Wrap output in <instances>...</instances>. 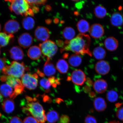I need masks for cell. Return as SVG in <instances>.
Instances as JSON below:
<instances>
[{
	"label": "cell",
	"instance_id": "obj_45",
	"mask_svg": "<svg viewBox=\"0 0 123 123\" xmlns=\"http://www.w3.org/2000/svg\"><path fill=\"white\" fill-rule=\"evenodd\" d=\"M56 43L58 46L61 47V48H62L64 46V42L61 40H59L57 41Z\"/></svg>",
	"mask_w": 123,
	"mask_h": 123
},
{
	"label": "cell",
	"instance_id": "obj_9",
	"mask_svg": "<svg viewBox=\"0 0 123 123\" xmlns=\"http://www.w3.org/2000/svg\"><path fill=\"white\" fill-rule=\"evenodd\" d=\"M20 28V25L18 21L11 19L6 23L4 28L5 33L8 35H13L18 32Z\"/></svg>",
	"mask_w": 123,
	"mask_h": 123
},
{
	"label": "cell",
	"instance_id": "obj_46",
	"mask_svg": "<svg viewBox=\"0 0 123 123\" xmlns=\"http://www.w3.org/2000/svg\"><path fill=\"white\" fill-rule=\"evenodd\" d=\"M78 1L76 3L75 5V6L78 9H81L82 8L83 6V2H79Z\"/></svg>",
	"mask_w": 123,
	"mask_h": 123
},
{
	"label": "cell",
	"instance_id": "obj_31",
	"mask_svg": "<svg viewBox=\"0 0 123 123\" xmlns=\"http://www.w3.org/2000/svg\"><path fill=\"white\" fill-rule=\"evenodd\" d=\"M94 14L97 18L102 19L106 16L107 14V11L105 7L101 5H98L95 8Z\"/></svg>",
	"mask_w": 123,
	"mask_h": 123
},
{
	"label": "cell",
	"instance_id": "obj_5",
	"mask_svg": "<svg viewBox=\"0 0 123 123\" xmlns=\"http://www.w3.org/2000/svg\"><path fill=\"white\" fill-rule=\"evenodd\" d=\"M39 47L44 56L47 58L53 57L56 53L58 48L55 43L50 40H47L39 44Z\"/></svg>",
	"mask_w": 123,
	"mask_h": 123
},
{
	"label": "cell",
	"instance_id": "obj_53",
	"mask_svg": "<svg viewBox=\"0 0 123 123\" xmlns=\"http://www.w3.org/2000/svg\"><path fill=\"white\" fill-rule=\"evenodd\" d=\"M68 54L65 53L64 54L63 56V57L64 58H67L68 56Z\"/></svg>",
	"mask_w": 123,
	"mask_h": 123
},
{
	"label": "cell",
	"instance_id": "obj_41",
	"mask_svg": "<svg viewBox=\"0 0 123 123\" xmlns=\"http://www.w3.org/2000/svg\"><path fill=\"white\" fill-rule=\"evenodd\" d=\"M9 123H23L22 120L17 116L12 117L10 119Z\"/></svg>",
	"mask_w": 123,
	"mask_h": 123
},
{
	"label": "cell",
	"instance_id": "obj_17",
	"mask_svg": "<svg viewBox=\"0 0 123 123\" xmlns=\"http://www.w3.org/2000/svg\"><path fill=\"white\" fill-rule=\"evenodd\" d=\"M43 72L46 76L51 77L56 73V68L53 63L50 61V58H47L44 65Z\"/></svg>",
	"mask_w": 123,
	"mask_h": 123
},
{
	"label": "cell",
	"instance_id": "obj_25",
	"mask_svg": "<svg viewBox=\"0 0 123 123\" xmlns=\"http://www.w3.org/2000/svg\"><path fill=\"white\" fill-rule=\"evenodd\" d=\"M68 62L69 64L72 67H79L82 62V58L79 55L74 54L71 55L69 57Z\"/></svg>",
	"mask_w": 123,
	"mask_h": 123
},
{
	"label": "cell",
	"instance_id": "obj_48",
	"mask_svg": "<svg viewBox=\"0 0 123 123\" xmlns=\"http://www.w3.org/2000/svg\"><path fill=\"white\" fill-rule=\"evenodd\" d=\"M7 76H6V75H3L0 78V80L2 82H5V81H7Z\"/></svg>",
	"mask_w": 123,
	"mask_h": 123
},
{
	"label": "cell",
	"instance_id": "obj_34",
	"mask_svg": "<svg viewBox=\"0 0 123 123\" xmlns=\"http://www.w3.org/2000/svg\"><path fill=\"white\" fill-rule=\"evenodd\" d=\"M52 86L54 87H56L57 85L60 84L59 79L56 78L54 76H51L49 77L48 79Z\"/></svg>",
	"mask_w": 123,
	"mask_h": 123
},
{
	"label": "cell",
	"instance_id": "obj_50",
	"mask_svg": "<svg viewBox=\"0 0 123 123\" xmlns=\"http://www.w3.org/2000/svg\"><path fill=\"white\" fill-rule=\"evenodd\" d=\"M37 73L40 76L42 77H43L44 76V74L43 73H42L39 69H38L37 71Z\"/></svg>",
	"mask_w": 123,
	"mask_h": 123
},
{
	"label": "cell",
	"instance_id": "obj_44",
	"mask_svg": "<svg viewBox=\"0 0 123 123\" xmlns=\"http://www.w3.org/2000/svg\"><path fill=\"white\" fill-rule=\"evenodd\" d=\"M83 90L85 93H89L91 92V88L90 87H89L87 85H86L83 88Z\"/></svg>",
	"mask_w": 123,
	"mask_h": 123
},
{
	"label": "cell",
	"instance_id": "obj_21",
	"mask_svg": "<svg viewBox=\"0 0 123 123\" xmlns=\"http://www.w3.org/2000/svg\"><path fill=\"white\" fill-rule=\"evenodd\" d=\"M0 92L4 97H10L13 94L14 91L13 88L7 84H4L0 86Z\"/></svg>",
	"mask_w": 123,
	"mask_h": 123
},
{
	"label": "cell",
	"instance_id": "obj_6",
	"mask_svg": "<svg viewBox=\"0 0 123 123\" xmlns=\"http://www.w3.org/2000/svg\"><path fill=\"white\" fill-rule=\"evenodd\" d=\"M38 76L36 73L26 74L21 77L22 84L24 86L30 90H33L37 86Z\"/></svg>",
	"mask_w": 123,
	"mask_h": 123
},
{
	"label": "cell",
	"instance_id": "obj_29",
	"mask_svg": "<svg viewBox=\"0 0 123 123\" xmlns=\"http://www.w3.org/2000/svg\"><path fill=\"white\" fill-rule=\"evenodd\" d=\"M59 115L56 111L51 110L49 111L46 115V119L49 123H55L59 119Z\"/></svg>",
	"mask_w": 123,
	"mask_h": 123
},
{
	"label": "cell",
	"instance_id": "obj_13",
	"mask_svg": "<svg viewBox=\"0 0 123 123\" xmlns=\"http://www.w3.org/2000/svg\"><path fill=\"white\" fill-rule=\"evenodd\" d=\"M108 85L105 80L103 79L96 80L93 84V87L97 93L101 94L104 93L107 88Z\"/></svg>",
	"mask_w": 123,
	"mask_h": 123
},
{
	"label": "cell",
	"instance_id": "obj_2",
	"mask_svg": "<svg viewBox=\"0 0 123 123\" xmlns=\"http://www.w3.org/2000/svg\"><path fill=\"white\" fill-rule=\"evenodd\" d=\"M25 99L27 104L25 106L22 107L23 112L31 115L37 120L38 123H45L47 120L45 111L37 98L26 96Z\"/></svg>",
	"mask_w": 123,
	"mask_h": 123
},
{
	"label": "cell",
	"instance_id": "obj_18",
	"mask_svg": "<svg viewBox=\"0 0 123 123\" xmlns=\"http://www.w3.org/2000/svg\"><path fill=\"white\" fill-rule=\"evenodd\" d=\"M94 106L97 111H104L107 107V104L104 98L98 97L95 98L93 101Z\"/></svg>",
	"mask_w": 123,
	"mask_h": 123
},
{
	"label": "cell",
	"instance_id": "obj_54",
	"mask_svg": "<svg viewBox=\"0 0 123 123\" xmlns=\"http://www.w3.org/2000/svg\"><path fill=\"white\" fill-rule=\"evenodd\" d=\"M3 97L2 95L0 93V102H1L3 100Z\"/></svg>",
	"mask_w": 123,
	"mask_h": 123
},
{
	"label": "cell",
	"instance_id": "obj_57",
	"mask_svg": "<svg viewBox=\"0 0 123 123\" xmlns=\"http://www.w3.org/2000/svg\"><path fill=\"white\" fill-rule=\"evenodd\" d=\"M1 115H1V114L0 113V117L1 116Z\"/></svg>",
	"mask_w": 123,
	"mask_h": 123
},
{
	"label": "cell",
	"instance_id": "obj_3",
	"mask_svg": "<svg viewBox=\"0 0 123 123\" xmlns=\"http://www.w3.org/2000/svg\"><path fill=\"white\" fill-rule=\"evenodd\" d=\"M10 3L9 9L18 15L27 17L28 15L33 16L34 13L27 0H12L6 1Z\"/></svg>",
	"mask_w": 123,
	"mask_h": 123
},
{
	"label": "cell",
	"instance_id": "obj_56",
	"mask_svg": "<svg viewBox=\"0 0 123 123\" xmlns=\"http://www.w3.org/2000/svg\"><path fill=\"white\" fill-rule=\"evenodd\" d=\"M1 30V26L0 24V31Z\"/></svg>",
	"mask_w": 123,
	"mask_h": 123
},
{
	"label": "cell",
	"instance_id": "obj_27",
	"mask_svg": "<svg viewBox=\"0 0 123 123\" xmlns=\"http://www.w3.org/2000/svg\"><path fill=\"white\" fill-rule=\"evenodd\" d=\"M93 53L94 56L97 60L104 59L106 55V52L105 49L101 47H98L95 48Z\"/></svg>",
	"mask_w": 123,
	"mask_h": 123
},
{
	"label": "cell",
	"instance_id": "obj_47",
	"mask_svg": "<svg viewBox=\"0 0 123 123\" xmlns=\"http://www.w3.org/2000/svg\"><path fill=\"white\" fill-rule=\"evenodd\" d=\"M89 97L91 98H93L96 96V93L94 92L91 91L89 93Z\"/></svg>",
	"mask_w": 123,
	"mask_h": 123
},
{
	"label": "cell",
	"instance_id": "obj_4",
	"mask_svg": "<svg viewBox=\"0 0 123 123\" xmlns=\"http://www.w3.org/2000/svg\"><path fill=\"white\" fill-rule=\"evenodd\" d=\"M29 69V68L25 67L24 62L20 63L14 61L12 62L10 65L6 66L2 72L6 76L18 78L23 76L25 70H27Z\"/></svg>",
	"mask_w": 123,
	"mask_h": 123
},
{
	"label": "cell",
	"instance_id": "obj_39",
	"mask_svg": "<svg viewBox=\"0 0 123 123\" xmlns=\"http://www.w3.org/2000/svg\"><path fill=\"white\" fill-rule=\"evenodd\" d=\"M116 115L118 119L123 121V107L119 108L117 110Z\"/></svg>",
	"mask_w": 123,
	"mask_h": 123
},
{
	"label": "cell",
	"instance_id": "obj_40",
	"mask_svg": "<svg viewBox=\"0 0 123 123\" xmlns=\"http://www.w3.org/2000/svg\"><path fill=\"white\" fill-rule=\"evenodd\" d=\"M7 61L5 58H0V71L2 70L7 65Z\"/></svg>",
	"mask_w": 123,
	"mask_h": 123
},
{
	"label": "cell",
	"instance_id": "obj_15",
	"mask_svg": "<svg viewBox=\"0 0 123 123\" xmlns=\"http://www.w3.org/2000/svg\"><path fill=\"white\" fill-rule=\"evenodd\" d=\"M10 57L15 61H20L24 57V54L22 49L18 46H14L10 50Z\"/></svg>",
	"mask_w": 123,
	"mask_h": 123
},
{
	"label": "cell",
	"instance_id": "obj_24",
	"mask_svg": "<svg viewBox=\"0 0 123 123\" xmlns=\"http://www.w3.org/2000/svg\"><path fill=\"white\" fill-rule=\"evenodd\" d=\"M23 27L26 30H30L34 27L35 22L33 18L30 16L26 17L22 21Z\"/></svg>",
	"mask_w": 123,
	"mask_h": 123
},
{
	"label": "cell",
	"instance_id": "obj_19",
	"mask_svg": "<svg viewBox=\"0 0 123 123\" xmlns=\"http://www.w3.org/2000/svg\"><path fill=\"white\" fill-rule=\"evenodd\" d=\"M110 20L112 25L114 26H121L123 25V15L119 12H115L111 15Z\"/></svg>",
	"mask_w": 123,
	"mask_h": 123
},
{
	"label": "cell",
	"instance_id": "obj_49",
	"mask_svg": "<svg viewBox=\"0 0 123 123\" xmlns=\"http://www.w3.org/2000/svg\"><path fill=\"white\" fill-rule=\"evenodd\" d=\"M55 102L58 104H60L63 101L62 99L60 98H57L55 100Z\"/></svg>",
	"mask_w": 123,
	"mask_h": 123
},
{
	"label": "cell",
	"instance_id": "obj_37",
	"mask_svg": "<svg viewBox=\"0 0 123 123\" xmlns=\"http://www.w3.org/2000/svg\"><path fill=\"white\" fill-rule=\"evenodd\" d=\"M23 123H38L37 120L33 117L28 116L26 117L24 120Z\"/></svg>",
	"mask_w": 123,
	"mask_h": 123
},
{
	"label": "cell",
	"instance_id": "obj_55",
	"mask_svg": "<svg viewBox=\"0 0 123 123\" xmlns=\"http://www.w3.org/2000/svg\"><path fill=\"white\" fill-rule=\"evenodd\" d=\"M46 22L48 24H50V23L52 21L50 19H48L46 21Z\"/></svg>",
	"mask_w": 123,
	"mask_h": 123
},
{
	"label": "cell",
	"instance_id": "obj_43",
	"mask_svg": "<svg viewBox=\"0 0 123 123\" xmlns=\"http://www.w3.org/2000/svg\"><path fill=\"white\" fill-rule=\"evenodd\" d=\"M86 84L88 86L92 87L93 85V81L90 78H87L86 79Z\"/></svg>",
	"mask_w": 123,
	"mask_h": 123
},
{
	"label": "cell",
	"instance_id": "obj_26",
	"mask_svg": "<svg viewBox=\"0 0 123 123\" xmlns=\"http://www.w3.org/2000/svg\"><path fill=\"white\" fill-rule=\"evenodd\" d=\"M76 26L79 31L83 34L86 33L90 30L88 22L84 19L80 20L78 21Z\"/></svg>",
	"mask_w": 123,
	"mask_h": 123
},
{
	"label": "cell",
	"instance_id": "obj_8",
	"mask_svg": "<svg viewBox=\"0 0 123 123\" xmlns=\"http://www.w3.org/2000/svg\"><path fill=\"white\" fill-rule=\"evenodd\" d=\"M70 77L72 82L74 84L78 86L83 85L86 80L85 74L80 69L74 71Z\"/></svg>",
	"mask_w": 123,
	"mask_h": 123
},
{
	"label": "cell",
	"instance_id": "obj_1",
	"mask_svg": "<svg viewBox=\"0 0 123 123\" xmlns=\"http://www.w3.org/2000/svg\"><path fill=\"white\" fill-rule=\"evenodd\" d=\"M91 38L88 35L80 34L70 41L64 42L63 47L61 48V53L64 51H71L76 54H87L92 56L90 50Z\"/></svg>",
	"mask_w": 123,
	"mask_h": 123
},
{
	"label": "cell",
	"instance_id": "obj_58",
	"mask_svg": "<svg viewBox=\"0 0 123 123\" xmlns=\"http://www.w3.org/2000/svg\"><path fill=\"white\" fill-rule=\"evenodd\" d=\"M0 53H1V51H0Z\"/></svg>",
	"mask_w": 123,
	"mask_h": 123
},
{
	"label": "cell",
	"instance_id": "obj_7",
	"mask_svg": "<svg viewBox=\"0 0 123 123\" xmlns=\"http://www.w3.org/2000/svg\"><path fill=\"white\" fill-rule=\"evenodd\" d=\"M35 37L38 41L44 42L49 38L50 32L47 28L42 26H38L35 31Z\"/></svg>",
	"mask_w": 123,
	"mask_h": 123
},
{
	"label": "cell",
	"instance_id": "obj_35",
	"mask_svg": "<svg viewBox=\"0 0 123 123\" xmlns=\"http://www.w3.org/2000/svg\"><path fill=\"white\" fill-rule=\"evenodd\" d=\"M30 6H40L45 4L47 1L44 0H27Z\"/></svg>",
	"mask_w": 123,
	"mask_h": 123
},
{
	"label": "cell",
	"instance_id": "obj_52",
	"mask_svg": "<svg viewBox=\"0 0 123 123\" xmlns=\"http://www.w3.org/2000/svg\"><path fill=\"white\" fill-rule=\"evenodd\" d=\"M59 20L57 19V18H55V19L54 20V22L56 24H57L59 22Z\"/></svg>",
	"mask_w": 123,
	"mask_h": 123
},
{
	"label": "cell",
	"instance_id": "obj_11",
	"mask_svg": "<svg viewBox=\"0 0 123 123\" xmlns=\"http://www.w3.org/2000/svg\"><path fill=\"white\" fill-rule=\"evenodd\" d=\"M95 69L97 73L101 75H105L110 72V67L109 63L106 61L101 60L97 62Z\"/></svg>",
	"mask_w": 123,
	"mask_h": 123
},
{
	"label": "cell",
	"instance_id": "obj_20",
	"mask_svg": "<svg viewBox=\"0 0 123 123\" xmlns=\"http://www.w3.org/2000/svg\"><path fill=\"white\" fill-rule=\"evenodd\" d=\"M1 106L5 112L7 113H10L14 110L15 105L14 102L12 99H6L3 101Z\"/></svg>",
	"mask_w": 123,
	"mask_h": 123
},
{
	"label": "cell",
	"instance_id": "obj_22",
	"mask_svg": "<svg viewBox=\"0 0 123 123\" xmlns=\"http://www.w3.org/2000/svg\"><path fill=\"white\" fill-rule=\"evenodd\" d=\"M75 35L74 30L70 27H66L62 31V35L66 41H70L73 39Z\"/></svg>",
	"mask_w": 123,
	"mask_h": 123
},
{
	"label": "cell",
	"instance_id": "obj_10",
	"mask_svg": "<svg viewBox=\"0 0 123 123\" xmlns=\"http://www.w3.org/2000/svg\"><path fill=\"white\" fill-rule=\"evenodd\" d=\"M89 33L92 37L98 39L101 37L104 34V30L102 26L99 24L92 25L89 30Z\"/></svg>",
	"mask_w": 123,
	"mask_h": 123
},
{
	"label": "cell",
	"instance_id": "obj_33",
	"mask_svg": "<svg viewBox=\"0 0 123 123\" xmlns=\"http://www.w3.org/2000/svg\"><path fill=\"white\" fill-rule=\"evenodd\" d=\"M39 83L41 89L44 90L46 93L50 92V88L51 85L48 79L45 78H42L40 81Z\"/></svg>",
	"mask_w": 123,
	"mask_h": 123
},
{
	"label": "cell",
	"instance_id": "obj_32",
	"mask_svg": "<svg viewBox=\"0 0 123 123\" xmlns=\"http://www.w3.org/2000/svg\"><path fill=\"white\" fill-rule=\"evenodd\" d=\"M107 100L110 102L113 103L117 100L118 98V94L116 91L113 90L109 91L106 95Z\"/></svg>",
	"mask_w": 123,
	"mask_h": 123
},
{
	"label": "cell",
	"instance_id": "obj_14",
	"mask_svg": "<svg viewBox=\"0 0 123 123\" xmlns=\"http://www.w3.org/2000/svg\"><path fill=\"white\" fill-rule=\"evenodd\" d=\"M104 44L108 50L113 51L118 48L119 43L116 38L113 37H110L106 38L104 41Z\"/></svg>",
	"mask_w": 123,
	"mask_h": 123
},
{
	"label": "cell",
	"instance_id": "obj_12",
	"mask_svg": "<svg viewBox=\"0 0 123 123\" xmlns=\"http://www.w3.org/2000/svg\"><path fill=\"white\" fill-rule=\"evenodd\" d=\"M18 42L21 47L27 48L33 43V38L29 33H24L20 35L18 38Z\"/></svg>",
	"mask_w": 123,
	"mask_h": 123
},
{
	"label": "cell",
	"instance_id": "obj_51",
	"mask_svg": "<svg viewBox=\"0 0 123 123\" xmlns=\"http://www.w3.org/2000/svg\"><path fill=\"white\" fill-rule=\"evenodd\" d=\"M46 10L48 11H50L51 10V7H50V6H46Z\"/></svg>",
	"mask_w": 123,
	"mask_h": 123
},
{
	"label": "cell",
	"instance_id": "obj_36",
	"mask_svg": "<svg viewBox=\"0 0 123 123\" xmlns=\"http://www.w3.org/2000/svg\"><path fill=\"white\" fill-rule=\"evenodd\" d=\"M84 123H97L96 118L90 115H87L85 119Z\"/></svg>",
	"mask_w": 123,
	"mask_h": 123
},
{
	"label": "cell",
	"instance_id": "obj_38",
	"mask_svg": "<svg viewBox=\"0 0 123 123\" xmlns=\"http://www.w3.org/2000/svg\"><path fill=\"white\" fill-rule=\"evenodd\" d=\"M70 121V118L68 116L66 115H63L60 118L59 123H69Z\"/></svg>",
	"mask_w": 123,
	"mask_h": 123
},
{
	"label": "cell",
	"instance_id": "obj_42",
	"mask_svg": "<svg viewBox=\"0 0 123 123\" xmlns=\"http://www.w3.org/2000/svg\"><path fill=\"white\" fill-rule=\"evenodd\" d=\"M43 101L44 102L50 103L52 102V99L49 97L45 94L42 96Z\"/></svg>",
	"mask_w": 123,
	"mask_h": 123
},
{
	"label": "cell",
	"instance_id": "obj_30",
	"mask_svg": "<svg viewBox=\"0 0 123 123\" xmlns=\"http://www.w3.org/2000/svg\"><path fill=\"white\" fill-rule=\"evenodd\" d=\"M7 84L14 89L23 85L22 82L18 78L12 76H7Z\"/></svg>",
	"mask_w": 123,
	"mask_h": 123
},
{
	"label": "cell",
	"instance_id": "obj_16",
	"mask_svg": "<svg viewBox=\"0 0 123 123\" xmlns=\"http://www.w3.org/2000/svg\"><path fill=\"white\" fill-rule=\"evenodd\" d=\"M42 52L40 48L38 46H33L30 47L27 52V56L30 59L37 60L41 57Z\"/></svg>",
	"mask_w": 123,
	"mask_h": 123
},
{
	"label": "cell",
	"instance_id": "obj_23",
	"mask_svg": "<svg viewBox=\"0 0 123 123\" xmlns=\"http://www.w3.org/2000/svg\"><path fill=\"white\" fill-rule=\"evenodd\" d=\"M56 68L59 73L63 74L66 73L69 69L68 64L65 60L60 59L57 62Z\"/></svg>",
	"mask_w": 123,
	"mask_h": 123
},
{
	"label": "cell",
	"instance_id": "obj_28",
	"mask_svg": "<svg viewBox=\"0 0 123 123\" xmlns=\"http://www.w3.org/2000/svg\"><path fill=\"white\" fill-rule=\"evenodd\" d=\"M14 37L13 35H8L4 33H0V47H5L9 44L11 39Z\"/></svg>",
	"mask_w": 123,
	"mask_h": 123
}]
</instances>
